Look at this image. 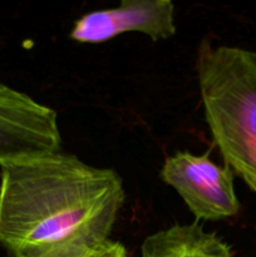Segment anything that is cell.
Here are the masks:
<instances>
[{
  "instance_id": "6da1fadb",
  "label": "cell",
  "mask_w": 256,
  "mask_h": 257,
  "mask_svg": "<svg viewBox=\"0 0 256 257\" xmlns=\"http://www.w3.org/2000/svg\"><path fill=\"white\" fill-rule=\"evenodd\" d=\"M0 168V245L14 257L109 238L124 202L115 171L62 152Z\"/></svg>"
},
{
  "instance_id": "7a4b0ae2",
  "label": "cell",
  "mask_w": 256,
  "mask_h": 257,
  "mask_svg": "<svg viewBox=\"0 0 256 257\" xmlns=\"http://www.w3.org/2000/svg\"><path fill=\"white\" fill-rule=\"evenodd\" d=\"M197 77L213 143L225 166L256 193V54L205 39Z\"/></svg>"
},
{
  "instance_id": "3957f363",
  "label": "cell",
  "mask_w": 256,
  "mask_h": 257,
  "mask_svg": "<svg viewBox=\"0 0 256 257\" xmlns=\"http://www.w3.org/2000/svg\"><path fill=\"white\" fill-rule=\"evenodd\" d=\"M160 176L175 188L196 220H226L240 211L233 172L227 166L212 162L208 153L176 152L165 161Z\"/></svg>"
},
{
  "instance_id": "277c9868",
  "label": "cell",
  "mask_w": 256,
  "mask_h": 257,
  "mask_svg": "<svg viewBox=\"0 0 256 257\" xmlns=\"http://www.w3.org/2000/svg\"><path fill=\"white\" fill-rule=\"evenodd\" d=\"M60 145L57 112L0 83V166L60 152Z\"/></svg>"
},
{
  "instance_id": "5b68a950",
  "label": "cell",
  "mask_w": 256,
  "mask_h": 257,
  "mask_svg": "<svg viewBox=\"0 0 256 257\" xmlns=\"http://www.w3.org/2000/svg\"><path fill=\"white\" fill-rule=\"evenodd\" d=\"M137 32L153 42L176 34L171 0H123L119 8L94 10L75 20L69 37L78 43L99 44L123 33Z\"/></svg>"
},
{
  "instance_id": "8992f818",
  "label": "cell",
  "mask_w": 256,
  "mask_h": 257,
  "mask_svg": "<svg viewBox=\"0 0 256 257\" xmlns=\"http://www.w3.org/2000/svg\"><path fill=\"white\" fill-rule=\"evenodd\" d=\"M141 257H233L231 248L215 232L197 222L173 225L148 236L141 246Z\"/></svg>"
},
{
  "instance_id": "52a82bcc",
  "label": "cell",
  "mask_w": 256,
  "mask_h": 257,
  "mask_svg": "<svg viewBox=\"0 0 256 257\" xmlns=\"http://www.w3.org/2000/svg\"><path fill=\"white\" fill-rule=\"evenodd\" d=\"M35 257H128V253L122 243L108 238L100 242L57 248Z\"/></svg>"
}]
</instances>
